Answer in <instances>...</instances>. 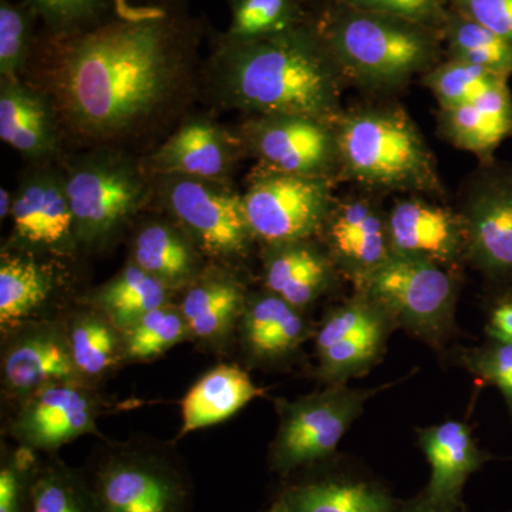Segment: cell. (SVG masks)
I'll return each mask as SVG.
<instances>
[{
    "instance_id": "cell-1",
    "label": "cell",
    "mask_w": 512,
    "mask_h": 512,
    "mask_svg": "<svg viewBox=\"0 0 512 512\" xmlns=\"http://www.w3.org/2000/svg\"><path fill=\"white\" fill-rule=\"evenodd\" d=\"M32 86L49 100L62 136L90 150H123L177 119L194 92V60L158 10L64 40Z\"/></svg>"
},
{
    "instance_id": "cell-2",
    "label": "cell",
    "mask_w": 512,
    "mask_h": 512,
    "mask_svg": "<svg viewBox=\"0 0 512 512\" xmlns=\"http://www.w3.org/2000/svg\"><path fill=\"white\" fill-rule=\"evenodd\" d=\"M217 103L251 116L338 119L343 76L320 32L298 26L264 39L225 40L211 60Z\"/></svg>"
},
{
    "instance_id": "cell-3",
    "label": "cell",
    "mask_w": 512,
    "mask_h": 512,
    "mask_svg": "<svg viewBox=\"0 0 512 512\" xmlns=\"http://www.w3.org/2000/svg\"><path fill=\"white\" fill-rule=\"evenodd\" d=\"M339 171L369 188L444 194L436 161L409 114L397 107H363L335 120Z\"/></svg>"
},
{
    "instance_id": "cell-4",
    "label": "cell",
    "mask_w": 512,
    "mask_h": 512,
    "mask_svg": "<svg viewBox=\"0 0 512 512\" xmlns=\"http://www.w3.org/2000/svg\"><path fill=\"white\" fill-rule=\"evenodd\" d=\"M320 35L343 79L372 90L406 86L439 56L433 28L348 6L330 16Z\"/></svg>"
},
{
    "instance_id": "cell-5",
    "label": "cell",
    "mask_w": 512,
    "mask_h": 512,
    "mask_svg": "<svg viewBox=\"0 0 512 512\" xmlns=\"http://www.w3.org/2000/svg\"><path fill=\"white\" fill-rule=\"evenodd\" d=\"M63 178L82 251L110 247L153 195L143 161L120 148L90 150L67 165Z\"/></svg>"
},
{
    "instance_id": "cell-6",
    "label": "cell",
    "mask_w": 512,
    "mask_h": 512,
    "mask_svg": "<svg viewBox=\"0 0 512 512\" xmlns=\"http://www.w3.org/2000/svg\"><path fill=\"white\" fill-rule=\"evenodd\" d=\"M390 316L394 326L440 346L454 328L458 282L446 266L392 255L357 286Z\"/></svg>"
},
{
    "instance_id": "cell-7",
    "label": "cell",
    "mask_w": 512,
    "mask_h": 512,
    "mask_svg": "<svg viewBox=\"0 0 512 512\" xmlns=\"http://www.w3.org/2000/svg\"><path fill=\"white\" fill-rule=\"evenodd\" d=\"M153 194L165 215L188 232L210 264L234 266L251 254L256 239L244 195L225 181L156 177Z\"/></svg>"
},
{
    "instance_id": "cell-8",
    "label": "cell",
    "mask_w": 512,
    "mask_h": 512,
    "mask_svg": "<svg viewBox=\"0 0 512 512\" xmlns=\"http://www.w3.org/2000/svg\"><path fill=\"white\" fill-rule=\"evenodd\" d=\"M382 387L326 384L325 389L293 402H278L279 426L269 448V466L276 473L289 474L325 461Z\"/></svg>"
},
{
    "instance_id": "cell-9",
    "label": "cell",
    "mask_w": 512,
    "mask_h": 512,
    "mask_svg": "<svg viewBox=\"0 0 512 512\" xmlns=\"http://www.w3.org/2000/svg\"><path fill=\"white\" fill-rule=\"evenodd\" d=\"M330 181L259 167L242 194L256 242L266 248L319 237L336 201Z\"/></svg>"
},
{
    "instance_id": "cell-10",
    "label": "cell",
    "mask_w": 512,
    "mask_h": 512,
    "mask_svg": "<svg viewBox=\"0 0 512 512\" xmlns=\"http://www.w3.org/2000/svg\"><path fill=\"white\" fill-rule=\"evenodd\" d=\"M103 512H187V481L150 448L123 446L100 461L90 481Z\"/></svg>"
},
{
    "instance_id": "cell-11",
    "label": "cell",
    "mask_w": 512,
    "mask_h": 512,
    "mask_svg": "<svg viewBox=\"0 0 512 512\" xmlns=\"http://www.w3.org/2000/svg\"><path fill=\"white\" fill-rule=\"evenodd\" d=\"M245 154L279 173L325 177L339 171L335 123L308 116H251L237 131Z\"/></svg>"
},
{
    "instance_id": "cell-12",
    "label": "cell",
    "mask_w": 512,
    "mask_h": 512,
    "mask_svg": "<svg viewBox=\"0 0 512 512\" xmlns=\"http://www.w3.org/2000/svg\"><path fill=\"white\" fill-rule=\"evenodd\" d=\"M392 319L365 293L330 309L315 330L318 377L325 384H345L366 375L386 352Z\"/></svg>"
},
{
    "instance_id": "cell-13",
    "label": "cell",
    "mask_w": 512,
    "mask_h": 512,
    "mask_svg": "<svg viewBox=\"0 0 512 512\" xmlns=\"http://www.w3.org/2000/svg\"><path fill=\"white\" fill-rule=\"evenodd\" d=\"M93 384L55 383L16 404L8 434L35 453H55L83 436H100V396Z\"/></svg>"
},
{
    "instance_id": "cell-14",
    "label": "cell",
    "mask_w": 512,
    "mask_h": 512,
    "mask_svg": "<svg viewBox=\"0 0 512 512\" xmlns=\"http://www.w3.org/2000/svg\"><path fill=\"white\" fill-rule=\"evenodd\" d=\"M2 335L0 370L8 402L16 406L50 384L84 382L74 365L63 319L30 320Z\"/></svg>"
},
{
    "instance_id": "cell-15",
    "label": "cell",
    "mask_w": 512,
    "mask_h": 512,
    "mask_svg": "<svg viewBox=\"0 0 512 512\" xmlns=\"http://www.w3.org/2000/svg\"><path fill=\"white\" fill-rule=\"evenodd\" d=\"M467 259L493 281L512 282V170L485 164L463 211Z\"/></svg>"
},
{
    "instance_id": "cell-16",
    "label": "cell",
    "mask_w": 512,
    "mask_h": 512,
    "mask_svg": "<svg viewBox=\"0 0 512 512\" xmlns=\"http://www.w3.org/2000/svg\"><path fill=\"white\" fill-rule=\"evenodd\" d=\"M319 237L355 288L392 256L387 212L370 198L336 200Z\"/></svg>"
},
{
    "instance_id": "cell-17",
    "label": "cell",
    "mask_w": 512,
    "mask_h": 512,
    "mask_svg": "<svg viewBox=\"0 0 512 512\" xmlns=\"http://www.w3.org/2000/svg\"><path fill=\"white\" fill-rule=\"evenodd\" d=\"M10 218L16 248L60 255L77 251L72 208L60 171L43 167L26 175L13 194Z\"/></svg>"
},
{
    "instance_id": "cell-18",
    "label": "cell",
    "mask_w": 512,
    "mask_h": 512,
    "mask_svg": "<svg viewBox=\"0 0 512 512\" xmlns=\"http://www.w3.org/2000/svg\"><path fill=\"white\" fill-rule=\"evenodd\" d=\"M245 156L237 133L210 119L184 121L143 161L151 177H190L225 181Z\"/></svg>"
},
{
    "instance_id": "cell-19",
    "label": "cell",
    "mask_w": 512,
    "mask_h": 512,
    "mask_svg": "<svg viewBox=\"0 0 512 512\" xmlns=\"http://www.w3.org/2000/svg\"><path fill=\"white\" fill-rule=\"evenodd\" d=\"M392 255L424 259L453 269L467 259L461 212L420 197L399 200L387 211Z\"/></svg>"
},
{
    "instance_id": "cell-20",
    "label": "cell",
    "mask_w": 512,
    "mask_h": 512,
    "mask_svg": "<svg viewBox=\"0 0 512 512\" xmlns=\"http://www.w3.org/2000/svg\"><path fill=\"white\" fill-rule=\"evenodd\" d=\"M180 295L178 308L190 328L191 342L207 352H224L237 335L249 295L234 266L208 264Z\"/></svg>"
},
{
    "instance_id": "cell-21",
    "label": "cell",
    "mask_w": 512,
    "mask_h": 512,
    "mask_svg": "<svg viewBox=\"0 0 512 512\" xmlns=\"http://www.w3.org/2000/svg\"><path fill=\"white\" fill-rule=\"evenodd\" d=\"M312 333L305 312L262 289L249 293L237 335L249 362L271 366L291 359Z\"/></svg>"
},
{
    "instance_id": "cell-22",
    "label": "cell",
    "mask_w": 512,
    "mask_h": 512,
    "mask_svg": "<svg viewBox=\"0 0 512 512\" xmlns=\"http://www.w3.org/2000/svg\"><path fill=\"white\" fill-rule=\"evenodd\" d=\"M339 276L329 252L315 239L265 248L264 289L303 312L323 298Z\"/></svg>"
},
{
    "instance_id": "cell-23",
    "label": "cell",
    "mask_w": 512,
    "mask_h": 512,
    "mask_svg": "<svg viewBox=\"0 0 512 512\" xmlns=\"http://www.w3.org/2000/svg\"><path fill=\"white\" fill-rule=\"evenodd\" d=\"M417 443L431 470L424 494L439 503L461 507L468 478L490 460V454L481 450L471 427L460 420L420 429Z\"/></svg>"
},
{
    "instance_id": "cell-24",
    "label": "cell",
    "mask_w": 512,
    "mask_h": 512,
    "mask_svg": "<svg viewBox=\"0 0 512 512\" xmlns=\"http://www.w3.org/2000/svg\"><path fill=\"white\" fill-rule=\"evenodd\" d=\"M130 261L175 293L188 288L210 264L194 239L168 215L137 225L131 238Z\"/></svg>"
},
{
    "instance_id": "cell-25",
    "label": "cell",
    "mask_w": 512,
    "mask_h": 512,
    "mask_svg": "<svg viewBox=\"0 0 512 512\" xmlns=\"http://www.w3.org/2000/svg\"><path fill=\"white\" fill-rule=\"evenodd\" d=\"M0 138L29 160L55 157L62 131L45 94L20 79L2 80Z\"/></svg>"
},
{
    "instance_id": "cell-26",
    "label": "cell",
    "mask_w": 512,
    "mask_h": 512,
    "mask_svg": "<svg viewBox=\"0 0 512 512\" xmlns=\"http://www.w3.org/2000/svg\"><path fill=\"white\" fill-rule=\"evenodd\" d=\"M441 136L460 150L494 163V154L512 137V93L508 80H500L478 99L454 109L440 110Z\"/></svg>"
},
{
    "instance_id": "cell-27",
    "label": "cell",
    "mask_w": 512,
    "mask_h": 512,
    "mask_svg": "<svg viewBox=\"0 0 512 512\" xmlns=\"http://www.w3.org/2000/svg\"><path fill=\"white\" fill-rule=\"evenodd\" d=\"M60 279L52 265L30 251H3L0 256V329L2 333L42 319L52 305Z\"/></svg>"
},
{
    "instance_id": "cell-28",
    "label": "cell",
    "mask_w": 512,
    "mask_h": 512,
    "mask_svg": "<svg viewBox=\"0 0 512 512\" xmlns=\"http://www.w3.org/2000/svg\"><path fill=\"white\" fill-rule=\"evenodd\" d=\"M264 393L239 366L224 363L208 370L181 400L178 437L224 423Z\"/></svg>"
},
{
    "instance_id": "cell-29",
    "label": "cell",
    "mask_w": 512,
    "mask_h": 512,
    "mask_svg": "<svg viewBox=\"0 0 512 512\" xmlns=\"http://www.w3.org/2000/svg\"><path fill=\"white\" fill-rule=\"evenodd\" d=\"M63 320L74 365L84 382L97 386L126 365L123 330L99 309L86 302Z\"/></svg>"
},
{
    "instance_id": "cell-30",
    "label": "cell",
    "mask_w": 512,
    "mask_h": 512,
    "mask_svg": "<svg viewBox=\"0 0 512 512\" xmlns=\"http://www.w3.org/2000/svg\"><path fill=\"white\" fill-rule=\"evenodd\" d=\"M177 293L128 261L119 274L94 289L86 302L103 312L120 330L127 329L148 312L171 305Z\"/></svg>"
},
{
    "instance_id": "cell-31",
    "label": "cell",
    "mask_w": 512,
    "mask_h": 512,
    "mask_svg": "<svg viewBox=\"0 0 512 512\" xmlns=\"http://www.w3.org/2000/svg\"><path fill=\"white\" fill-rule=\"evenodd\" d=\"M289 512H396L380 485L349 478H322L295 485L281 497Z\"/></svg>"
},
{
    "instance_id": "cell-32",
    "label": "cell",
    "mask_w": 512,
    "mask_h": 512,
    "mask_svg": "<svg viewBox=\"0 0 512 512\" xmlns=\"http://www.w3.org/2000/svg\"><path fill=\"white\" fill-rule=\"evenodd\" d=\"M28 512H103L86 478L59 460L40 464L30 487Z\"/></svg>"
},
{
    "instance_id": "cell-33",
    "label": "cell",
    "mask_w": 512,
    "mask_h": 512,
    "mask_svg": "<svg viewBox=\"0 0 512 512\" xmlns=\"http://www.w3.org/2000/svg\"><path fill=\"white\" fill-rule=\"evenodd\" d=\"M450 59L483 67L498 76L511 79L512 43L461 13H448L443 23Z\"/></svg>"
},
{
    "instance_id": "cell-34",
    "label": "cell",
    "mask_w": 512,
    "mask_h": 512,
    "mask_svg": "<svg viewBox=\"0 0 512 512\" xmlns=\"http://www.w3.org/2000/svg\"><path fill=\"white\" fill-rule=\"evenodd\" d=\"M123 336L126 365L153 362L175 346L191 342L190 328L178 303L148 312L124 329Z\"/></svg>"
},
{
    "instance_id": "cell-35",
    "label": "cell",
    "mask_w": 512,
    "mask_h": 512,
    "mask_svg": "<svg viewBox=\"0 0 512 512\" xmlns=\"http://www.w3.org/2000/svg\"><path fill=\"white\" fill-rule=\"evenodd\" d=\"M301 26L298 0H234L227 39L247 42Z\"/></svg>"
},
{
    "instance_id": "cell-36",
    "label": "cell",
    "mask_w": 512,
    "mask_h": 512,
    "mask_svg": "<svg viewBox=\"0 0 512 512\" xmlns=\"http://www.w3.org/2000/svg\"><path fill=\"white\" fill-rule=\"evenodd\" d=\"M500 80L510 79L456 59L437 63L423 76L424 86L436 97L440 110L471 103Z\"/></svg>"
},
{
    "instance_id": "cell-37",
    "label": "cell",
    "mask_w": 512,
    "mask_h": 512,
    "mask_svg": "<svg viewBox=\"0 0 512 512\" xmlns=\"http://www.w3.org/2000/svg\"><path fill=\"white\" fill-rule=\"evenodd\" d=\"M40 466L35 451L2 446L0 457V512H28L30 487Z\"/></svg>"
},
{
    "instance_id": "cell-38",
    "label": "cell",
    "mask_w": 512,
    "mask_h": 512,
    "mask_svg": "<svg viewBox=\"0 0 512 512\" xmlns=\"http://www.w3.org/2000/svg\"><path fill=\"white\" fill-rule=\"evenodd\" d=\"M32 19L28 10L2 0L0 5V76L2 80L20 79L30 52Z\"/></svg>"
},
{
    "instance_id": "cell-39",
    "label": "cell",
    "mask_w": 512,
    "mask_h": 512,
    "mask_svg": "<svg viewBox=\"0 0 512 512\" xmlns=\"http://www.w3.org/2000/svg\"><path fill=\"white\" fill-rule=\"evenodd\" d=\"M461 360L471 375L500 390L512 419V343L488 339L466 350Z\"/></svg>"
},
{
    "instance_id": "cell-40",
    "label": "cell",
    "mask_w": 512,
    "mask_h": 512,
    "mask_svg": "<svg viewBox=\"0 0 512 512\" xmlns=\"http://www.w3.org/2000/svg\"><path fill=\"white\" fill-rule=\"evenodd\" d=\"M348 8L367 10L380 15L393 16L427 28L443 26L448 13L443 0H338Z\"/></svg>"
},
{
    "instance_id": "cell-41",
    "label": "cell",
    "mask_w": 512,
    "mask_h": 512,
    "mask_svg": "<svg viewBox=\"0 0 512 512\" xmlns=\"http://www.w3.org/2000/svg\"><path fill=\"white\" fill-rule=\"evenodd\" d=\"M457 12L512 43V0H454Z\"/></svg>"
},
{
    "instance_id": "cell-42",
    "label": "cell",
    "mask_w": 512,
    "mask_h": 512,
    "mask_svg": "<svg viewBox=\"0 0 512 512\" xmlns=\"http://www.w3.org/2000/svg\"><path fill=\"white\" fill-rule=\"evenodd\" d=\"M33 8L60 29L76 28L99 13L101 0H29Z\"/></svg>"
},
{
    "instance_id": "cell-43",
    "label": "cell",
    "mask_w": 512,
    "mask_h": 512,
    "mask_svg": "<svg viewBox=\"0 0 512 512\" xmlns=\"http://www.w3.org/2000/svg\"><path fill=\"white\" fill-rule=\"evenodd\" d=\"M485 333L488 339L512 343V282H508L490 303Z\"/></svg>"
},
{
    "instance_id": "cell-44",
    "label": "cell",
    "mask_w": 512,
    "mask_h": 512,
    "mask_svg": "<svg viewBox=\"0 0 512 512\" xmlns=\"http://www.w3.org/2000/svg\"><path fill=\"white\" fill-rule=\"evenodd\" d=\"M396 512H461V507H454L431 500L426 494L420 495L416 500L409 501L397 508Z\"/></svg>"
},
{
    "instance_id": "cell-45",
    "label": "cell",
    "mask_w": 512,
    "mask_h": 512,
    "mask_svg": "<svg viewBox=\"0 0 512 512\" xmlns=\"http://www.w3.org/2000/svg\"><path fill=\"white\" fill-rule=\"evenodd\" d=\"M116 3L117 12H119L121 19H141L147 16L154 15L158 10L156 8H131L128 6L127 0H114Z\"/></svg>"
},
{
    "instance_id": "cell-46",
    "label": "cell",
    "mask_w": 512,
    "mask_h": 512,
    "mask_svg": "<svg viewBox=\"0 0 512 512\" xmlns=\"http://www.w3.org/2000/svg\"><path fill=\"white\" fill-rule=\"evenodd\" d=\"M13 205V195L9 194V191H6L5 188L0 190V218L5 220V218L10 217V212H12Z\"/></svg>"
},
{
    "instance_id": "cell-47",
    "label": "cell",
    "mask_w": 512,
    "mask_h": 512,
    "mask_svg": "<svg viewBox=\"0 0 512 512\" xmlns=\"http://www.w3.org/2000/svg\"><path fill=\"white\" fill-rule=\"evenodd\" d=\"M268 512H289V511L286 510L284 503H282V501L279 500L278 503H275L274 505H272L271 510H269Z\"/></svg>"
}]
</instances>
